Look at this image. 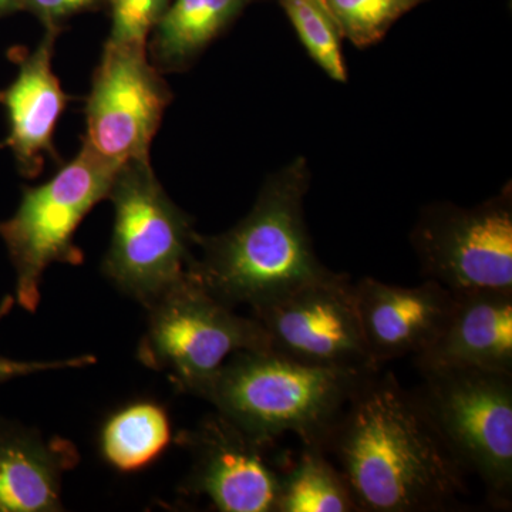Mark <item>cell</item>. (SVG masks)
<instances>
[{"label": "cell", "instance_id": "11", "mask_svg": "<svg viewBox=\"0 0 512 512\" xmlns=\"http://www.w3.org/2000/svg\"><path fill=\"white\" fill-rule=\"evenodd\" d=\"M178 441L192 461L185 494L207 497L221 512H276L282 473L266 461L268 447L227 417L215 410Z\"/></svg>", "mask_w": 512, "mask_h": 512}, {"label": "cell", "instance_id": "6", "mask_svg": "<svg viewBox=\"0 0 512 512\" xmlns=\"http://www.w3.org/2000/svg\"><path fill=\"white\" fill-rule=\"evenodd\" d=\"M147 330L137 359L165 372L180 392L202 397L229 357L269 349L264 329L218 301L190 275L147 306Z\"/></svg>", "mask_w": 512, "mask_h": 512}, {"label": "cell", "instance_id": "2", "mask_svg": "<svg viewBox=\"0 0 512 512\" xmlns=\"http://www.w3.org/2000/svg\"><path fill=\"white\" fill-rule=\"evenodd\" d=\"M309 181L302 157L271 175L244 220L222 234L195 235L201 254L192 256L187 274L234 309L278 301L332 274L306 227Z\"/></svg>", "mask_w": 512, "mask_h": 512}, {"label": "cell", "instance_id": "23", "mask_svg": "<svg viewBox=\"0 0 512 512\" xmlns=\"http://www.w3.org/2000/svg\"><path fill=\"white\" fill-rule=\"evenodd\" d=\"M100 0H23L49 28H56L59 20L74 13L93 8Z\"/></svg>", "mask_w": 512, "mask_h": 512}, {"label": "cell", "instance_id": "21", "mask_svg": "<svg viewBox=\"0 0 512 512\" xmlns=\"http://www.w3.org/2000/svg\"><path fill=\"white\" fill-rule=\"evenodd\" d=\"M110 42L147 45L148 35L170 6L171 0H110Z\"/></svg>", "mask_w": 512, "mask_h": 512}, {"label": "cell", "instance_id": "13", "mask_svg": "<svg viewBox=\"0 0 512 512\" xmlns=\"http://www.w3.org/2000/svg\"><path fill=\"white\" fill-rule=\"evenodd\" d=\"M413 360L419 373L444 369L512 373V291L454 293L446 325Z\"/></svg>", "mask_w": 512, "mask_h": 512}, {"label": "cell", "instance_id": "20", "mask_svg": "<svg viewBox=\"0 0 512 512\" xmlns=\"http://www.w3.org/2000/svg\"><path fill=\"white\" fill-rule=\"evenodd\" d=\"M343 37L357 47L375 45L397 19L427 0H322Z\"/></svg>", "mask_w": 512, "mask_h": 512}, {"label": "cell", "instance_id": "3", "mask_svg": "<svg viewBox=\"0 0 512 512\" xmlns=\"http://www.w3.org/2000/svg\"><path fill=\"white\" fill-rule=\"evenodd\" d=\"M373 370L311 365L271 349L242 350L229 357L201 399L261 446L293 433L303 447L325 451L350 397Z\"/></svg>", "mask_w": 512, "mask_h": 512}, {"label": "cell", "instance_id": "16", "mask_svg": "<svg viewBox=\"0 0 512 512\" xmlns=\"http://www.w3.org/2000/svg\"><path fill=\"white\" fill-rule=\"evenodd\" d=\"M171 440L173 427L165 407L138 400L120 407L104 421L100 453L119 473H140L163 456Z\"/></svg>", "mask_w": 512, "mask_h": 512}, {"label": "cell", "instance_id": "17", "mask_svg": "<svg viewBox=\"0 0 512 512\" xmlns=\"http://www.w3.org/2000/svg\"><path fill=\"white\" fill-rule=\"evenodd\" d=\"M245 0H174L156 25L151 46L157 66L178 69L227 28Z\"/></svg>", "mask_w": 512, "mask_h": 512}, {"label": "cell", "instance_id": "8", "mask_svg": "<svg viewBox=\"0 0 512 512\" xmlns=\"http://www.w3.org/2000/svg\"><path fill=\"white\" fill-rule=\"evenodd\" d=\"M412 245L424 278L448 291H512L510 187L473 208L431 205L414 225Z\"/></svg>", "mask_w": 512, "mask_h": 512}, {"label": "cell", "instance_id": "5", "mask_svg": "<svg viewBox=\"0 0 512 512\" xmlns=\"http://www.w3.org/2000/svg\"><path fill=\"white\" fill-rule=\"evenodd\" d=\"M119 168L86 146L47 183L23 190L18 210L0 222V238L15 271L16 305L35 313L46 269L82 265L74 235L86 215L106 200Z\"/></svg>", "mask_w": 512, "mask_h": 512}, {"label": "cell", "instance_id": "12", "mask_svg": "<svg viewBox=\"0 0 512 512\" xmlns=\"http://www.w3.org/2000/svg\"><path fill=\"white\" fill-rule=\"evenodd\" d=\"M355 293L367 350L377 367L429 348L454 305V293L430 279L400 286L366 276L355 282Z\"/></svg>", "mask_w": 512, "mask_h": 512}, {"label": "cell", "instance_id": "9", "mask_svg": "<svg viewBox=\"0 0 512 512\" xmlns=\"http://www.w3.org/2000/svg\"><path fill=\"white\" fill-rule=\"evenodd\" d=\"M146 47L109 40L87 100L83 146L116 168L150 160L151 143L173 99Z\"/></svg>", "mask_w": 512, "mask_h": 512}, {"label": "cell", "instance_id": "10", "mask_svg": "<svg viewBox=\"0 0 512 512\" xmlns=\"http://www.w3.org/2000/svg\"><path fill=\"white\" fill-rule=\"evenodd\" d=\"M249 311L269 349L281 355L311 365L382 369L370 359L349 275L332 272Z\"/></svg>", "mask_w": 512, "mask_h": 512}, {"label": "cell", "instance_id": "7", "mask_svg": "<svg viewBox=\"0 0 512 512\" xmlns=\"http://www.w3.org/2000/svg\"><path fill=\"white\" fill-rule=\"evenodd\" d=\"M416 392L467 473L480 478L488 503L512 505V373L444 369L420 373Z\"/></svg>", "mask_w": 512, "mask_h": 512}, {"label": "cell", "instance_id": "22", "mask_svg": "<svg viewBox=\"0 0 512 512\" xmlns=\"http://www.w3.org/2000/svg\"><path fill=\"white\" fill-rule=\"evenodd\" d=\"M16 305L13 295H5L0 299V323L8 318ZM96 356L83 355L69 357V359L57 360H18L12 357L0 355V384L12 382L36 373L53 372V370L82 369L96 363Z\"/></svg>", "mask_w": 512, "mask_h": 512}, {"label": "cell", "instance_id": "19", "mask_svg": "<svg viewBox=\"0 0 512 512\" xmlns=\"http://www.w3.org/2000/svg\"><path fill=\"white\" fill-rule=\"evenodd\" d=\"M302 45L330 79L345 83L348 69L342 55V33L322 0H281Z\"/></svg>", "mask_w": 512, "mask_h": 512}, {"label": "cell", "instance_id": "15", "mask_svg": "<svg viewBox=\"0 0 512 512\" xmlns=\"http://www.w3.org/2000/svg\"><path fill=\"white\" fill-rule=\"evenodd\" d=\"M79 461L72 441L0 419V512L63 511V477Z\"/></svg>", "mask_w": 512, "mask_h": 512}, {"label": "cell", "instance_id": "18", "mask_svg": "<svg viewBox=\"0 0 512 512\" xmlns=\"http://www.w3.org/2000/svg\"><path fill=\"white\" fill-rule=\"evenodd\" d=\"M276 512H359L342 471L318 448L303 447L302 456L282 473Z\"/></svg>", "mask_w": 512, "mask_h": 512}, {"label": "cell", "instance_id": "1", "mask_svg": "<svg viewBox=\"0 0 512 512\" xmlns=\"http://www.w3.org/2000/svg\"><path fill=\"white\" fill-rule=\"evenodd\" d=\"M325 451L360 512L447 511L466 493V468L419 393L382 369L357 386Z\"/></svg>", "mask_w": 512, "mask_h": 512}, {"label": "cell", "instance_id": "4", "mask_svg": "<svg viewBox=\"0 0 512 512\" xmlns=\"http://www.w3.org/2000/svg\"><path fill=\"white\" fill-rule=\"evenodd\" d=\"M107 198L114 208V227L104 275L147 308L187 275L197 232L168 197L150 160L121 165Z\"/></svg>", "mask_w": 512, "mask_h": 512}, {"label": "cell", "instance_id": "14", "mask_svg": "<svg viewBox=\"0 0 512 512\" xmlns=\"http://www.w3.org/2000/svg\"><path fill=\"white\" fill-rule=\"evenodd\" d=\"M57 30L49 28L45 39L23 57L15 80L0 92L8 114V147L22 175L40 173L43 156L53 153V133L66 106V94L53 73Z\"/></svg>", "mask_w": 512, "mask_h": 512}, {"label": "cell", "instance_id": "24", "mask_svg": "<svg viewBox=\"0 0 512 512\" xmlns=\"http://www.w3.org/2000/svg\"><path fill=\"white\" fill-rule=\"evenodd\" d=\"M23 6H25L23 5V0H0V16L18 12Z\"/></svg>", "mask_w": 512, "mask_h": 512}]
</instances>
